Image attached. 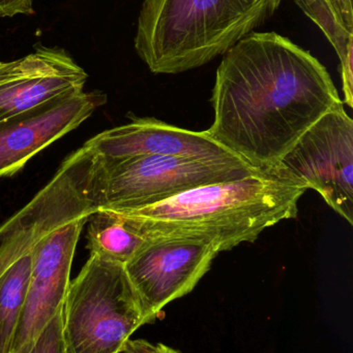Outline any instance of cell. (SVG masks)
<instances>
[{"instance_id": "obj_1", "label": "cell", "mask_w": 353, "mask_h": 353, "mask_svg": "<svg viewBox=\"0 0 353 353\" xmlns=\"http://www.w3.org/2000/svg\"><path fill=\"white\" fill-rule=\"evenodd\" d=\"M211 101L209 136L263 173L343 105L325 66L277 32L250 33L224 54Z\"/></svg>"}, {"instance_id": "obj_2", "label": "cell", "mask_w": 353, "mask_h": 353, "mask_svg": "<svg viewBox=\"0 0 353 353\" xmlns=\"http://www.w3.org/2000/svg\"><path fill=\"white\" fill-rule=\"evenodd\" d=\"M308 189L269 173L184 191L161 203L115 211L145 238L198 236L219 252L257 240L267 228L298 216ZM112 211V210H111Z\"/></svg>"}, {"instance_id": "obj_3", "label": "cell", "mask_w": 353, "mask_h": 353, "mask_svg": "<svg viewBox=\"0 0 353 353\" xmlns=\"http://www.w3.org/2000/svg\"><path fill=\"white\" fill-rule=\"evenodd\" d=\"M282 0H143L134 45L153 74H176L224 55Z\"/></svg>"}, {"instance_id": "obj_4", "label": "cell", "mask_w": 353, "mask_h": 353, "mask_svg": "<svg viewBox=\"0 0 353 353\" xmlns=\"http://www.w3.org/2000/svg\"><path fill=\"white\" fill-rule=\"evenodd\" d=\"M144 325L124 265L90 254L70 282L62 308L66 352L122 353L131 336Z\"/></svg>"}, {"instance_id": "obj_5", "label": "cell", "mask_w": 353, "mask_h": 353, "mask_svg": "<svg viewBox=\"0 0 353 353\" xmlns=\"http://www.w3.org/2000/svg\"><path fill=\"white\" fill-rule=\"evenodd\" d=\"M97 201L99 209L126 211L161 203L184 191L240 180L263 172L242 159L142 157L104 161L97 157Z\"/></svg>"}, {"instance_id": "obj_6", "label": "cell", "mask_w": 353, "mask_h": 353, "mask_svg": "<svg viewBox=\"0 0 353 353\" xmlns=\"http://www.w3.org/2000/svg\"><path fill=\"white\" fill-rule=\"evenodd\" d=\"M269 174L314 189L352 225L353 121L344 105L313 124Z\"/></svg>"}, {"instance_id": "obj_7", "label": "cell", "mask_w": 353, "mask_h": 353, "mask_svg": "<svg viewBox=\"0 0 353 353\" xmlns=\"http://www.w3.org/2000/svg\"><path fill=\"white\" fill-rule=\"evenodd\" d=\"M219 253L213 242L198 236L146 238L124 265L145 325L153 323L169 303L190 294Z\"/></svg>"}, {"instance_id": "obj_8", "label": "cell", "mask_w": 353, "mask_h": 353, "mask_svg": "<svg viewBox=\"0 0 353 353\" xmlns=\"http://www.w3.org/2000/svg\"><path fill=\"white\" fill-rule=\"evenodd\" d=\"M91 215L57 226L31 248L30 279L10 353L28 352L44 327L64 308L75 251Z\"/></svg>"}, {"instance_id": "obj_9", "label": "cell", "mask_w": 353, "mask_h": 353, "mask_svg": "<svg viewBox=\"0 0 353 353\" xmlns=\"http://www.w3.org/2000/svg\"><path fill=\"white\" fill-rule=\"evenodd\" d=\"M107 97L75 93L0 122V178L20 172L37 153L76 130Z\"/></svg>"}, {"instance_id": "obj_10", "label": "cell", "mask_w": 353, "mask_h": 353, "mask_svg": "<svg viewBox=\"0 0 353 353\" xmlns=\"http://www.w3.org/2000/svg\"><path fill=\"white\" fill-rule=\"evenodd\" d=\"M85 145L104 161L142 157L205 161L240 159L213 140L207 132H192L153 118H135L131 123L97 134Z\"/></svg>"}, {"instance_id": "obj_11", "label": "cell", "mask_w": 353, "mask_h": 353, "mask_svg": "<svg viewBox=\"0 0 353 353\" xmlns=\"http://www.w3.org/2000/svg\"><path fill=\"white\" fill-rule=\"evenodd\" d=\"M87 74L62 49L41 47L17 60L0 83V122L68 95L84 91Z\"/></svg>"}, {"instance_id": "obj_12", "label": "cell", "mask_w": 353, "mask_h": 353, "mask_svg": "<svg viewBox=\"0 0 353 353\" xmlns=\"http://www.w3.org/2000/svg\"><path fill=\"white\" fill-rule=\"evenodd\" d=\"M88 222L87 248L105 261L124 265L146 240L126 217L111 210H97Z\"/></svg>"}, {"instance_id": "obj_13", "label": "cell", "mask_w": 353, "mask_h": 353, "mask_svg": "<svg viewBox=\"0 0 353 353\" xmlns=\"http://www.w3.org/2000/svg\"><path fill=\"white\" fill-rule=\"evenodd\" d=\"M31 249L0 275V353L12 352L30 279Z\"/></svg>"}, {"instance_id": "obj_14", "label": "cell", "mask_w": 353, "mask_h": 353, "mask_svg": "<svg viewBox=\"0 0 353 353\" xmlns=\"http://www.w3.org/2000/svg\"><path fill=\"white\" fill-rule=\"evenodd\" d=\"M298 8L325 33L340 59L344 63L352 56L353 34L346 30L334 12L329 0H294Z\"/></svg>"}, {"instance_id": "obj_15", "label": "cell", "mask_w": 353, "mask_h": 353, "mask_svg": "<svg viewBox=\"0 0 353 353\" xmlns=\"http://www.w3.org/2000/svg\"><path fill=\"white\" fill-rule=\"evenodd\" d=\"M37 242L35 232L20 222H10L0 228V275L30 250Z\"/></svg>"}, {"instance_id": "obj_16", "label": "cell", "mask_w": 353, "mask_h": 353, "mask_svg": "<svg viewBox=\"0 0 353 353\" xmlns=\"http://www.w3.org/2000/svg\"><path fill=\"white\" fill-rule=\"evenodd\" d=\"M26 353H66L62 337V310L47 323Z\"/></svg>"}, {"instance_id": "obj_17", "label": "cell", "mask_w": 353, "mask_h": 353, "mask_svg": "<svg viewBox=\"0 0 353 353\" xmlns=\"http://www.w3.org/2000/svg\"><path fill=\"white\" fill-rule=\"evenodd\" d=\"M122 353H182L162 343L153 344L144 339L128 340Z\"/></svg>"}, {"instance_id": "obj_18", "label": "cell", "mask_w": 353, "mask_h": 353, "mask_svg": "<svg viewBox=\"0 0 353 353\" xmlns=\"http://www.w3.org/2000/svg\"><path fill=\"white\" fill-rule=\"evenodd\" d=\"M32 0H0V17H14L16 14H32Z\"/></svg>"}, {"instance_id": "obj_19", "label": "cell", "mask_w": 353, "mask_h": 353, "mask_svg": "<svg viewBox=\"0 0 353 353\" xmlns=\"http://www.w3.org/2000/svg\"><path fill=\"white\" fill-rule=\"evenodd\" d=\"M334 12L346 30L353 34V6L352 0H329Z\"/></svg>"}, {"instance_id": "obj_20", "label": "cell", "mask_w": 353, "mask_h": 353, "mask_svg": "<svg viewBox=\"0 0 353 353\" xmlns=\"http://www.w3.org/2000/svg\"><path fill=\"white\" fill-rule=\"evenodd\" d=\"M17 60L10 62H0V83L8 78L16 70Z\"/></svg>"}]
</instances>
